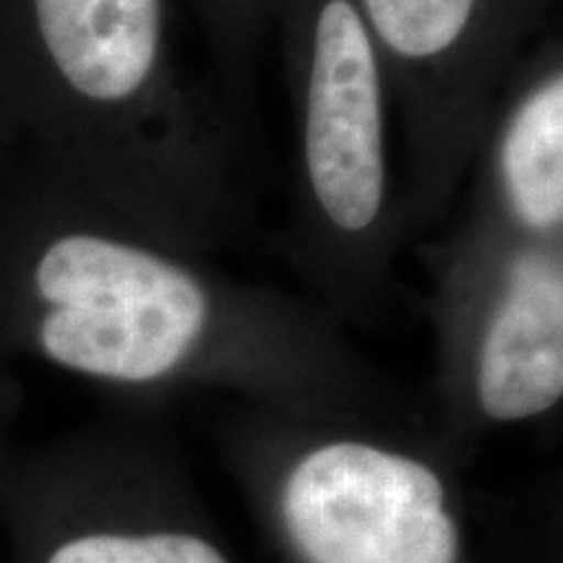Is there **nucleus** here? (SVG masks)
<instances>
[{"label": "nucleus", "mask_w": 563, "mask_h": 563, "mask_svg": "<svg viewBox=\"0 0 563 563\" xmlns=\"http://www.w3.org/2000/svg\"><path fill=\"white\" fill-rule=\"evenodd\" d=\"M0 102L152 241L207 256L249 222L238 125L180 74L162 0H0Z\"/></svg>", "instance_id": "obj_2"}, {"label": "nucleus", "mask_w": 563, "mask_h": 563, "mask_svg": "<svg viewBox=\"0 0 563 563\" xmlns=\"http://www.w3.org/2000/svg\"><path fill=\"white\" fill-rule=\"evenodd\" d=\"M21 144V136H19V129L13 125L9 110H5V104L0 102V183H3L5 173H9V167L13 165V150Z\"/></svg>", "instance_id": "obj_7"}, {"label": "nucleus", "mask_w": 563, "mask_h": 563, "mask_svg": "<svg viewBox=\"0 0 563 563\" xmlns=\"http://www.w3.org/2000/svg\"><path fill=\"white\" fill-rule=\"evenodd\" d=\"M42 563H228L224 555L194 534L81 532L51 548Z\"/></svg>", "instance_id": "obj_6"}, {"label": "nucleus", "mask_w": 563, "mask_h": 563, "mask_svg": "<svg viewBox=\"0 0 563 563\" xmlns=\"http://www.w3.org/2000/svg\"><path fill=\"white\" fill-rule=\"evenodd\" d=\"M467 199L426 262L467 405L522 422L563 397V55L525 58L470 165Z\"/></svg>", "instance_id": "obj_3"}, {"label": "nucleus", "mask_w": 563, "mask_h": 563, "mask_svg": "<svg viewBox=\"0 0 563 563\" xmlns=\"http://www.w3.org/2000/svg\"><path fill=\"white\" fill-rule=\"evenodd\" d=\"M327 308L170 249L26 150L0 183V347L118 386L332 376Z\"/></svg>", "instance_id": "obj_1"}, {"label": "nucleus", "mask_w": 563, "mask_h": 563, "mask_svg": "<svg viewBox=\"0 0 563 563\" xmlns=\"http://www.w3.org/2000/svg\"><path fill=\"white\" fill-rule=\"evenodd\" d=\"M285 34L295 170L282 251L329 313L371 319L405 251L389 74L357 0H298Z\"/></svg>", "instance_id": "obj_4"}, {"label": "nucleus", "mask_w": 563, "mask_h": 563, "mask_svg": "<svg viewBox=\"0 0 563 563\" xmlns=\"http://www.w3.org/2000/svg\"><path fill=\"white\" fill-rule=\"evenodd\" d=\"M282 519L308 563H454L460 548L431 464L347 435L295 456Z\"/></svg>", "instance_id": "obj_5"}]
</instances>
